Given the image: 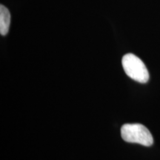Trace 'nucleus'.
I'll use <instances>...</instances> for the list:
<instances>
[{
	"mask_svg": "<svg viewBox=\"0 0 160 160\" xmlns=\"http://www.w3.org/2000/svg\"><path fill=\"white\" fill-rule=\"evenodd\" d=\"M121 136L127 142L137 143L147 147L153 143V137L149 130L139 123L125 124L122 126Z\"/></svg>",
	"mask_w": 160,
	"mask_h": 160,
	"instance_id": "1",
	"label": "nucleus"
},
{
	"mask_svg": "<svg viewBox=\"0 0 160 160\" xmlns=\"http://www.w3.org/2000/svg\"><path fill=\"white\" fill-rule=\"evenodd\" d=\"M125 73L132 79L140 83L148 82L149 73L142 61L133 53L125 54L122 60Z\"/></svg>",
	"mask_w": 160,
	"mask_h": 160,
	"instance_id": "2",
	"label": "nucleus"
},
{
	"mask_svg": "<svg viewBox=\"0 0 160 160\" xmlns=\"http://www.w3.org/2000/svg\"><path fill=\"white\" fill-rule=\"evenodd\" d=\"M11 24V13L8 9L2 5H0V33L5 36L8 33Z\"/></svg>",
	"mask_w": 160,
	"mask_h": 160,
	"instance_id": "3",
	"label": "nucleus"
}]
</instances>
